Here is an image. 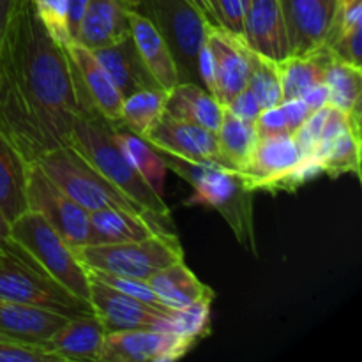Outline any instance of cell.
Instances as JSON below:
<instances>
[{
	"instance_id": "9",
	"label": "cell",
	"mask_w": 362,
	"mask_h": 362,
	"mask_svg": "<svg viewBox=\"0 0 362 362\" xmlns=\"http://www.w3.org/2000/svg\"><path fill=\"white\" fill-rule=\"evenodd\" d=\"M28 211L37 212L73 247L87 246L88 212L59 189L37 163L28 165Z\"/></svg>"
},
{
	"instance_id": "17",
	"label": "cell",
	"mask_w": 362,
	"mask_h": 362,
	"mask_svg": "<svg viewBox=\"0 0 362 362\" xmlns=\"http://www.w3.org/2000/svg\"><path fill=\"white\" fill-rule=\"evenodd\" d=\"M243 39L251 52L274 62L290 57L279 0H247Z\"/></svg>"
},
{
	"instance_id": "22",
	"label": "cell",
	"mask_w": 362,
	"mask_h": 362,
	"mask_svg": "<svg viewBox=\"0 0 362 362\" xmlns=\"http://www.w3.org/2000/svg\"><path fill=\"white\" fill-rule=\"evenodd\" d=\"M156 232H165L145 216L117 207H105L88 212L87 246L133 243L147 239Z\"/></svg>"
},
{
	"instance_id": "21",
	"label": "cell",
	"mask_w": 362,
	"mask_h": 362,
	"mask_svg": "<svg viewBox=\"0 0 362 362\" xmlns=\"http://www.w3.org/2000/svg\"><path fill=\"white\" fill-rule=\"evenodd\" d=\"M163 113L175 120L194 124L216 133L221 126L225 106L200 85L180 81L166 90Z\"/></svg>"
},
{
	"instance_id": "43",
	"label": "cell",
	"mask_w": 362,
	"mask_h": 362,
	"mask_svg": "<svg viewBox=\"0 0 362 362\" xmlns=\"http://www.w3.org/2000/svg\"><path fill=\"white\" fill-rule=\"evenodd\" d=\"M303 99H304V103L310 106L311 112H317V110L327 106V103H329L327 87H325V83L317 85V87L310 88L306 94H303Z\"/></svg>"
},
{
	"instance_id": "39",
	"label": "cell",
	"mask_w": 362,
	"mask_h": 362,
	"mask_svg": "<svg viewBox=\"0 0 362 362\" xmlns=\"http://www.w3.org/2000/svg\"><path fill=\"white\" fill-rule=\"evenodd\" d=\"M255 129H257L258 138H267V136H276V134L288 133L285 115H283L279 105L272 106V108H267V110H262L260 115H258L257 120H255Z\"/></svg>"
},
{
	"instance_id": "19",
	"label": "cell",
	"mask_w": 362,
	"mask_h": 362,
	"mask_svg": "<svg viewBox=\"0 0 362 362\" xmlns=\"http://www.w3.org/2000/svg\"><path fill=\"white\" fill-rule=\"evenodd\" d=\"M105 327L95 313L69 318L55 334L42 343L46 352L59 357L60 362L98 361L101 354Z\"/></svg>"
},
{
	"instance_id": "23",
	"label": "cell",
	"mask_w": 362,
	"mask_h": 362,
	"mask_svg": "<svg viewBox=\"0 0 362 362\" xmlns=\"http://www.w3.org/2000/svg\"><path fill=\"white\" fill-rule=\"evenodd\" d=\"M94 55L110 74L122 99L141 88L159 87L158 81L154 80L151 71L141 60L131 35L108 48L98 49L94 52Z\"/></svg>"
},
{
	"instance_id": "35",
	"label": "cell",
	"mask_w": 362,
	"mask_h": 362,
	"mask_svg": "<svg viewBox=\"0 0 362 362\" xmlns=\"http://www.w3.org/2000/svg\"><path fill=\"white\" fill-rule=\"evenodd\" d=\"M87 274L90 279H95V281L103 283V285H106V286H112V288H115L117 292L124 293V296H129V297H133V299L141 300V303H147V304H151V306H156V308H166L159 303V299L156 297L154 290L151 288V285H148L147 281L126 278V276L110 274V272L95 271V269H87Z\"/></svg>"
},
{
	"instance_id": "3",
	"label": "cell",
	"mask_w": 362,
	"mask_h": 362,
	"mask_svg": "<svg viewBox=\"0 0 362 362\" xmlns=\"http://www.w3.org/2000/svg\"><path fill=\"white\" fill-rule=\"evenodd\" d=\"M158 154L165 161L166 168L193 187V194L184 204L218 211L237 240L257 257L253 216L255 191L247 186L243 173L212 163L189 161L165 151H158Z\"/></svg>"
},
{
	"instance_id": "44",
	"label": "cell",
	"mask_w": 362,
	"mask_h": 362,
	"mask_svg": "<svg viewBox=\"0 0 362 362\" xmlns=\"http://www.w3.org/2000/svg\"><path fill=\"white\" fill-rule=\"evenodd\" d=\"M13 240H11V223L0 211V253H9L13 250Z\"/></svg>"
},
{
	"instance_id": "38",
	"label": "cell",
	"mask_w": 362,
	"mask_h": 362,
	"mask_svg": "<svg viewBox=\"0 0 362 362\" xmlns=\"http://www.w3.org/2000/svg\"><path fill=\"white\" fill-rule=\"evenodd\" d=\"M362 27L354 28V30L346 32V34L339 35L334 41H331L329 45H325V48H329V52L332 53V57L341 62L352 64V66L362 67Z\"/></svg>"
},
{
	"instance_id": "2",
	"label": "cell",
	"mask_w": 362,
	"mask_h": 362,
	"mask_svg": "<svg viewBox=\"0 0 362 362\" xmlns=\"http://www.w3.org/2000/svg\"><path fill=\"white\" fill-rule=\"evenodd\" d=\"M69 145L126 194L148 221L165 232H173L172 212L166 202L127 161L113 138L112 124L92 105H85L74 120Z\"/></svg>"
},
{
	"instance_id": "42",
	"label": "cell",
	"mask_w": 362,
	"mask_h": 362,
	"mask_svg": "<svg viewBox=\"0 0 362 362\" xmlns=\"http://www.w3.org/2000/svg\"><path fill=\"white\" fill-rule=\"evenodd\" d=\"M67 2V23H69V34L71 39H76L78 27H80L81 16L85 13L88 0H66Z\"/></svg>"
},
{
	"instance_id": "34",
	"label": "cell",
	"mask_w": 362,
	"mask_h": 362,
	"mask_svg": "<svg viewBox=\"0 0 362 362\" xmlns=\"http://www.w3.org/2000/svg\"><path fill=\"white\" fill-rule=\"evenodd\" d=\"M247 88L260 103L262 110L278 106L283 101L281 76H279L278 62L250 49V76Z\"/></svg>"
},
{
	"instance_id": "31",
	"label": "cell",
	"mask_w": 362,
	"mask_h": 362,
	"mask_svg": "<svg viewBox=\"0 0 362 362\" xmlns=\"http://www.w3.org/2000/svg\"><path fill=\"white\" fill-rule=\"evenodd\" d=\"M324 83L329 92L327 106L331 108L350 113L362 105V67L332 59Z\"/></svg>"
},
{
	"instance_id": "1",
	"label": "cell",
	"mask_w": 362,
	"mask_h": 362,
	"mask_svg": "<svg viewBox=\"0 0 362 362\" xmlns=\"http://www.w3.org/2000/svg\"><path fill=\"white\" fill-rule=\"evenodd\" d=\"M76 73L34 0H16L0 41V133L34 163L71 141L81 113Z\"/></svg>"
},
{
	"instance_id": "45",
	"label": "cell",
	"mask_w": 362,
	"mask_h": 362,
	"mask_svg": "<svg viewBox=\"0 0 362 362\" xmlns=\"http://www.w3.org/2000/svg\"><path fill=\"white\" fill-rule=\"evenodd\" d=\"M14 6H16V0H0V41H2L4 32H6L7 23H9Z\"/></svg>"
},
{
	"instance_id": "25",
	"label": "cell",
	"mask_w": 362,
	"mask_h": 362,
	"mask_svg": "<svg viewBox=\"0 0 362 362\" xmlns=\"http://www.w3.org/2000/svg\"><path fill=\"white\" fill-rule=\"evenodd\" d=\"M147 283L154 290L159 303L168 310H180L202 299L214 297V290L202 283L184 260L158 271Z\"/></svg>"
},
{
	"instance_id": "26",
	"label": "cell",
	"mask_w": 362,
	"mask_h": 362,
	"mask_svg": "<svg viewBox=\"0 0 362 362\" xmlns=\"http://www.w3.org/2000/svg\"><path fill=\"white\" fill-rule=\"evenodd\" d=\"M28 165L20 151L0 133V211L9 223L28 211Z\"/></svg>"
},
{
	"instance_id": "27",
	"label": "cell",
	"mask_w": 362,
	"mask_h": 362,
	"mask_svg": "<svg viewBox=\"0 0 362 362\" xmlns=\"http://www.w3.org/2000/svg\"><path fill=\"white\" fill-rule=\"evenodd\" d=\"M332 59L334 57L329 48L320 46L306 55H290L278 62L283 101L303 98V94H306L310 88L324 83L325 73Z\"/></svg>"
},
{
	"instance_id": "5",
	"label": "cell",
	"mask_w": 362,
	"mask_h": 362,
	"mask_svg": "<svg viewBox=\"0 0 362 362\" xmlns=\"http://www.w3.org/2000/svg\"><path fill=\"white\" fill-rule=\"evenodd\" d=\"M138 13L152 21L165 39L180 81L200 85L198 55L207 41L211 23L189 0H140Z\"/></svg>"
},
{
	"instance_id": "30",
	"label": "cell",
	"mask_w": 362,
	"mask_h": 362,
	"mask_svg": "<svg viewBox=\"0 0 362 362\" xmlns=\"http://www.w3.org/2000/svg\"><path fill=\"white\" fill-rule=\"evenodd\" d=\"M216 138L226 163L237 172H243L258 141L255 122L239 119L225 108L221 126L216 131Z\"/></svg>"
},
{
	"instance_id": "46",
	"label": "cell",
	"mask_w": 362,
	"mask_h": 362,
	"mask_svg": "<svg viewBox=\"0 0 362 362\" xmlns=\"http://www.w3.org/2000/svg\"><path fill=\"white\" fill-rule=\"evenodd\" d=\"M191 4H193L194 7H197L198 11H200L202 14H204L205 18H207V21L211 25H218L216 23V20H214V14H212V11H211V6H209V0H189Z\"/></svg>"
},
{
	"instance_id": "33",
	"label": "cell",
	"mask_w": 362,
	"mask_h": 362,
	"mask_svg": "<svg viewBox=\"0 0 362 362\" xmlns=\"http://www.w3.org/2000/svg\"><path fill=\"white\" fill-rule=\"evenodd\" d=\"M214 297H207L191 306L180 310H170L158 331L172 332L180 338L193 339L200 343L211 334V310Z\"/></svg>"
},
{
	"instance_id": "16",
	"label": "cell",
	"mask_w": 362,
	"mask_h": 362,
	"mask_svg": "<svg viewBox=\"0 0 362 362\" xmlns=\"http://www.w3.org/2000/svg\"><path fill=\"white\" fill-rule=\"evenodd\" d=\"M71 64L76 73L78 92L113 126L120 124L122 115V95L115 83L99 62L94 52L73 41L66 46Z\"/></svg>"
},
{
	"instance_id": "47",
	"label": "cell",
	"mask_w": 362,
	"mask_h": 362,
	"mask_svg": "<svg viewBox=\"0 0 362 362\" xmlns=\"http://www.w3.org/2000/svg\"><path fill=\"white\" fill-rule=\"evenodd\" d=\"M124 2H126L127 6L131 7V9H136V6H138V2H140V0H124Z\"/></svg>"
},
{
	"instance_id": "37",
	"label": "cell",
	"mask_w": 362,
	"mask_h": 362,
	"mask_svg": "<svg viewBox=\"0 0 362 362\" xmlns=\"http://www.w3.org/2000/svg\"><path fill=\"white\" fill-rule=\"evenodd\" d=\"M0 362H60L42 346L20 341H0Z\"/></svg>"
},
{
	"instance_id": "41",
	"label": "cell",
	"mask_w": 362,
	"mask_h": 362,
	"mask_svg": "<svg viewBox=\"0 0 362 362\" xmlns=\"http://www.w3.org/2000/svg\"><path fill=\"white\" fill-rule=\"evenodd\" d=\"M279 108H281L283 115H285L286 127H288V133H296L300 126L308 120V117L311 115V108L304 103L303 98L297 99H288V101L279 103Z\"/></svg>"
},
{
	"instance_id": "20",
	"label": "cell",
	"mask_w": 362,
	"mask_h": 362,
	"mask_svg": "<svg viewBox=\"0 0 362 362\" xmlns=\"http://www.w3.org/2000/svg\"><path fill=\"white\" fill-rule=\"evenodd\" d=\"M69 318L53 311L0 299V334L13 341L41 346Z\"/></svg>"
},
{
	"instance_id": "4",
	"label": "cell",
	"mask_w": 362,
	"mask_h": 362,
	"mask_svg": "<svg viewBox=\"0 0 362 362\" xmlns=\"http://www.w3.org/2000/svg\"><path fill=\"white\" fill-rule=\"evenodd\" d=\"M11 240L49 278L73 296L90 304V279L78 258L76 247L34 211H27L11 223Z\"/></svg>"
},
{
	"instance_id": "10",
	"label": "cell",
	"mask_w": 362,
	"mask_h": 362,
	"mask_svg": "<svg viewBox=\"0 0 362 362\" xmlns=\"http://www.w3.org/2000/svg\"><path fill=\"white\" fill-rule=\"evenodd\" d=\"M198 343L158 329H129L105 334L99 362H173Z\"/></svg>"
},
{
	"instance_id": "13",
	"label": "cell",
	"mask_w": 362,
	"mask_h": 362,
	"mask_svg": "<svg viewBox=\"0 0 362 362\" xmlns=\"http://www.w3.org/2000/svg\"><path fill=\"white\" fill-rule=\"evenodd\" d=\"M207 46L214 66V98L223 106L228 105L247 87L250 76V48L240 35L211 25Z\"/></svg>"
},
{
	"instance_id": "12",
	"label": "cell",
	"mask_w": 362,
	"mask_h": 362,
	"mask_svg": "<svg viewBox=\"0 0 362 362\" xmlns=\"http://www.w3.org/2000/svg\"><path fill=\"white\" fill-rule=\"evenodd\" d=\"M303 159L296 138L290 133L258 138L246 166L243 168L247 186L257 191L274 194L281 191L283 182Z\"/></svg>"
},
{
	"instance_id": "18",
	"label": "cell",
	"mask_w": 362,
	"mask_h": 362,
	"mask_svg": "<svg viewBox=\"0 0 362 362\" xmlns=\"http://www.w3.org/2000/svg\"><path fill=\"white\" fill-rule=\"evenodd\" d=\"M129 11L124 0H88L74 41L98 52L129 37Z\"/></svg>"
},
{
	"instance_id": "7",
	"label": "cell",
	"mask_w": 362,
	"mask_h": 362,
	"mask_svg": "<svg viewBox=\"0 0 362 362\" xmlns=\"http://www.w3.org/2000/svg\"><path fill=\"white\" fill-rule=\"evenodd\" d=\"M85 269L148 281L151 276L175 262L184 260V250L175 232H156L133 243L76 247Z\"/></svg>"
},
{
	"instance_id": "28",
	"label": "cell",
	"mask_w": 362,
	"mask_h": 362,
	"mask_svg": "<svg viewBox=\"0 0 362 362\" xmlns=\"http://www.w3.org/2000/svg\"><path fill=\"white\" fill-rule=\"evenodd\" d=\"M317 156L324 173L332 179L343 173L361 177V124L349 117L332 136L320 141Z\"/></svg>"
},
{
	"instance_id": "32",
	"label": "cell",
	"mask_w": 362,
	"mask_h": 362,
	"mask_svg": "<svg viewBox=\"0 0 362 362\" xmlns=\"http://www.w3.org/2000/svg\"><path fill=\"white\" fill-rule=\"evenodd\" d=\"M166 90L161 87L141 88L122 99L120 124L144 138L152 126L158 122L165 110Z\"/></svg>"
},
{
	"instance_id": "15",
	"label": "cell",
	"mask_w": 362,
	"mask_h": 362,
	"mask_svg": "<svg viewBox=\"0 0 362 362\" xmlns=\"http://www.w3.org/2000/svg\"><path fill=\"white\" fill-rule=\"evenodd\" d=\"M338 0H279L290 55H306L324 46Z\"/></svg>"
},
{
	"instance_id": "14",
	"label": "cell",
	"mask_w": 362,
	"mask_h": 362,
	"mask_svg": "<svg viewBox=\"0 0 362 362\" xmlns=\"http://www.w3.org/2000/svg\"><path fill=\"white\" fill-rule=\"evenodd\" d=\"M90 306L106 334L129 329H159L170 311L124 296L95 279H90Z\"/></svg>"
},
{
	"instance_id": "36",
	"label": "cell",
	"mask_w": 362,
	"mask_h": 362,
	"mask_svg": "<svg viewBox=\"0 0 362 362\" xmlns=\"http://www.w3.org/2000/svg\"><path fill=\"white\" fill-rule=\"evenodd\" d=\"M209 6L219 27L243 37L247 0H209Z\"/></svg>"
},
{
	"instance_id": "48",
	"label": "cell",
	"mask_w": 362,
	"mask_h": 362,
	"mask_svg": "<svg viewBox=\"0 0 362 362\" xmlns=\"http://www.w3.org/2000/svg\"><path fill=\"white\" fill-rule=\"evenodd\" d=\"M0 341H13V339H9V338H7V336L0 334ZM20 343H21V341H20Z\"/></svg>"
},
{
	"instance_id": "29",
	"label": "cell",
	"mask_w": 362,
	"mask_h": 362,
	"mask_svg": "<svg viewBox=\"0 0 362 362\" xmlns=\"http://www.w3.org/2000/svg\"><path fill=\"white\" fill-rule=\"evenodd\" d=\"M112 129L113 138H115L117 145L120 147L122 154L126 156L127 161L154 187V191H158L161 194L163 182H165V173L168 168H166L165 161L158 154V151L141 136L131 133L122 124H119V126H113L112 124Z\"/></svg>"
},
{
	"instance_id": "40",
	"label": "cell",
	"mask_w": 362,
	"mask_h": 362,
	"mask_svg": "<svg viewBox=\"0 0 362 362\" xmlns=\"http://www.w3.org/2000/svg\"><path fill=\"white\" fill-rule=\"evenodd\" d=\"M225 108L232 112L235 117H239V119L247 120V122H255L262 112L260 103H258V99L255 98V94L247 87L243 92H239Z\"/></svg>"
},
{
	"instance_id": "24",
	"label": "cell",
	"mask_w": 362,
	"mask_h": 362,
	"mask_svg": "<svg viewBox=\"0 0 362 362\" xmlns=\"http://www.w3.org/2000/svg\"><path fill=\"white\" fill-rule=\"evenodd\" d=\"M129 28L131 37L136 45L141 60L151 71L154 80L158 81L159 87L165 88V90L175 87L179 83L175 60H173L172 53H170L168 46L158 32V28L152 25L148 18H145L144 14L134 9L129 11Z\"/></svg>"
},
{
	"instance_id": "6",
	"label": "cell",
	"mask_w": 362,
	"mask_h": 362,
	"mask_svg": "<svg viewBox=\"0 0 362 362\" xmlns=\"http://www.w3.org/2000/svg\"><path fill=\"white\" fill-rule=\"evenodd\" d=\"M0 299L41 308L67 318L94 313L90 304L49 278L16 244L9 253H0Z\"/></svg>"
},
{
	"instance_id": "11",
	"label": "cell",
	"mask_w": 362,
	"mask_h": 362,
	"mask_svg": "<svg viewBox=\"0 0 362 362\" xmlns=\"http://www.w3.org/2000/svg\"><path fill=\"white\" fill-rule=\"evenodd\" d=\"M145 141L158 151L170 152L179 158L197 163H212L233 170L219 151L214 131L194 124L175 120L163 113L158 122L144 136Z\"/></svg>"
},
{
	"instance_id": "8",
	"label": "cell",
	"mask_w": 362,
	"mask_h": 362,
	"mask_svg": "<svg viewBox=\"0 0 362 362\" xmlns=\"http://www.w3.org/2000/svg\"><path fill=\"white\" fill-rule=\"evenodd\" d=\"M35 163L62 193H66L87 212L117 207L141 214L140 209L126 194L120 193L71 145L53 148L42 154Z\"/></svg>"
}]
</instances>
